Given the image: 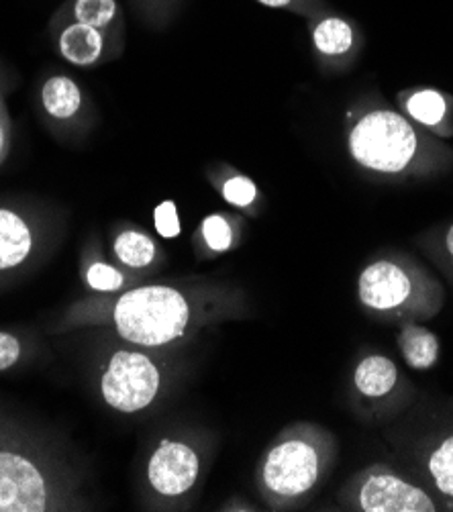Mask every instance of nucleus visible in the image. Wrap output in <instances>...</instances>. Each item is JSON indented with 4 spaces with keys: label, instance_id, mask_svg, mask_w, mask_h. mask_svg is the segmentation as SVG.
<instances>
[{
    "label": "nucleus",
    "instance_id": "nucleus-1",
    "mask_svg": "<svg viewBox=\"0 0 453 512\" xmlns=\"http://www.w3.org/2000/svg\"><path fill=\"white\" fill-rule=\"evenodd\" d=\"M339 455L335 435L315 423L286 427L262 455L256 482L276 510L309 502L329 480Z\"/></svg>",
    "mask_w": 453,
    "mask_h": 512
},
{
    "label": "nucleus",
    "instance_id": "nucleus-2",
    "mask_svg": "<svg viewBox=\"0 0 453 512\" xmlns=\"http://www.w3.org/2000/svg\"><path fill=\"white\" fill-rule=\"evenodd\" d=\"M362 309L386 323H425L445 306L441 280L411 255L384 253L370 260L356 284Z\"/></svg>",
    "mask_w": 453,
    "mask_h": 512
},
{
    "label": "nucleus",
    "instance_id": "nucleus-3",
    "mask_svg": "<svg viewBox=\"0 0 453 512\" xmlns=\"http://www.w3.org/2000/svg\"><path fill=\"white\" fill-rule=\"evenodd\" d=\"M215 313H203L184 290L166 284L139 286L125 292L113 309L119 335L135 345L166 347L180 341L192 325H200Z\"/></svg>",
    "mask_w": 453,
    "mask_h": 512
},
{
    "label": "nucleus",
    "instance_id": "nucleus-4",
    "mask_svg": "<svg viewBox=\"0 0 453 512\" xmlns=\"http://www.w3.org/2000/svg\"><path fill=\"white\" fill-rule=\"evenodd\" d=\"M423 149L415 125L394 111H370L349 131L351 156L360 166L378 174L409 172Z\"/></svg>",
    "mask_w": 453,
    "mask_h": 512
},
{
    "label": "nucleus",
    "instance_id": "nucleus-5",
    "mask_svg": "<svg viewBox=\"0 0 453 512\" xmlns=\"http://www.w3.org/2000/svg\"><path fill=\"white\" fill-rule=\"evenodd\" d=\"M337 502L351 512H441V500L423 484L402 476L388 464H370L337 492Z\"/></svg>",
    "mask_w": 453,
    "mask_h": 512
},
{
    "label": "nucleus",
    "instance_id": "nucleus-6",
    "mask_svg": "<svg viewBox=\"0 0 453 512\" xmlns=\"http://www.w3.org/2000/svg\"><path fill=\"white\" fill-rule=\"evenodd\" d=\"M349 398L364 419L388 421L413 402L415 386L392 357L372 351L362 355L351 370Z\"/></svg>",
    "mask_w": 453,
    "mask_h": 512
},
{
    "label": "nucleus",
    "instance_id": "nucleus-7",
    "mask_svg": "<svg viewBox=\"0 0 453 512\" xmlns=\"http://www.w3.org/2000/svg\"><path fill=\"white\" fill-rule=\"evenodd\" d=\"M103 396L121 413H137L160 394L162 372L149 355L141 351H117L103 376Z\"/></svg>",
    "mask_w": 453,
    "mask_h": 512
},
{
    "label": "nucleus",
    "instance_id": "nucleus-8",
    "mask_svg": "<svg viewBox=\"0 0 453 512\" xmlns=\"http://www.w3.org/2000/svg\"><path fill=\"white\" fill-rule=\"evenodd\" d=\"M203 459L186 441L164 439L147 464V482L158 496L176 500L192 492L200 480Z\"/></svg>",
    "mask_w": 453,
    "mask_h": 512
},
{
    "label": "nucleus",
    "instance_id": "nucleus-9",
    "mask_svg": "<svg viewBox=\"0 0 453 512\" xmlns=\"http://www.w3.org/2000/svg\"><path fill=\"white\" fill-rule=\"evenodd\" d=\"M417 478L443 504L453 510V415L433 427L413 449Z\"/></svg>",
    "mask_w": 453,
    "mask_h": 512
},
{
    "label": "nucleus",
    "instance_id": "nucleus-10",
    "mask_svg": "<svg viewBox=\"0 0 453 512\" xmlns=\"http://www.w3.org/2000/svg\"><path fill=\"white\" fill-rule=\"evenodd\" d=\"M47 510V482L29 457L0 449V512Z\"/></svg>",
    "mask_w": 453,
    "mask_h": 512
},
{
    "label": "nucleus",
    "instance_id": "nucleus-11",
    "mask_svg": "<svg viewBox=\"0 0 453 512\" xmlns=\"http://www.w3.org/2000/svg\"><path fill=\"white\" fill-rule=\"evenodd\" d=\"M396 347L400 351L402 362L417 372L433 370L441 360L439 337L417 321L400 323V329L396 333Z\"/></svg>",
    "mask_w": 453,
    "mask_h": 512
},
{
    "label": "nucleus",
    "instance_id": "nucleus-12",
    "mask_svg": "<svg viewBox=\"0 0 453 512\" xmlns=\"http://www.w3.org/2000/svg\"><path fill=\"white\" fill-rule=\"evenodd\" d=\"M31 245L33 237L27 223L17 213L0 209V272L23 264Z\"/></svg>",
    "mask_w": 453,
    "mask_h": 512
},
{
    "label": "nucleus",
    "instance_id": "nucleus-13",
    "mask_svg": "<svg viewBox=\"0 0 453 512\" xmlns=\"http://www.w3.org/2000/svg\"><path fill=\"white\" fill-rule=\"evenodd\" d=\"M407 115L423 127L433 131H441L451 115V102L449 98L433 88H421L411 92L402 100Z\"/></svg>",
    "mask_w": 453,
    "mask_h": 512
},
{
    "label": "nucleus",
    "instance_id": "nucleus-14",
    "mask_svg": "<svg viewBox=\"0 0 453 512\" xmlns=\"http://www.w3.org/2000/svg\"><path fill=\"white\" fill-rule=\"evenodd\" d=\"M60 51L68 62L76 66H92L103 54V35L90 25L74 23L62 33Z\"/></svg>",
    "mask_w": 453,
    "mask_h": 512
},
{
    "label": "nucleus",
    "instance_id": "nucleus-15",
    "mask_svg": "<svg viewBox=\"0 0 453 512\" xmlns=\"http://www.w3.org/2000/svg\"><path fill=\"white\" fill-rule=\"evenodd\" d=\"M43 107L54 119H70L78 113L82 105V94L80 88L64 76L49 78L43 84Z\"/></svg>",
    "mask_w": 453,
    "mask_h": 512
},
{
    "label": "nucleus",
    "instance_id": "nucleus-16",
    "mask_svg": "<svg viewBox=\"0 0 453 512\" xmlns=\"http://www.w3.org/2000/svg\"><path fill=\"white\" fill-rule=\"evenodd\" d=\"M115 253L127 268H147L154 264L158 249L145 233L123 231L115 241Z\"/></svg>",
    "mask_w": 453,
    "mask_h": 512
},
{
    "label": "nucleus",
    "instance_id": "nucleus-17",
    "mask_svg": "<svg viewBox=\"0 0 453 512\" xmlns=\"http://www.w3.org/2000/svg\"><path fill=\"white\" fill-rule=\"evenodd\" d=\"M354 43V33L341 19H325L315 29V45L325 56H341Z\"/></svg>",
    "mask_w": 453,
    "mask_h": 512
},
{
    "label": "nucleus",
    "instance_id": "nucleus-18",
    "mask_svg": "<svg viewBox=\"0 0 453 512\" xmlns=\"http://www.w3.org/2000/svg\"><path fill=\"white\" fill-rule=\"evenodd\" d=\"M117 13L115 0H76L78 23L90 25L94 29L107 27Z\"/></svg>",
    "mask_w": 453,
    "mask_h": 512
},
{
    "label": "nucleus",
    "instance_id": "nucleus-19",
    "mask_svg": "<svg viewBox=\"0 0 453 512\" xmlns=\"http://www.w3.org/2000/svg\"><path fill=\"white\" fill-rule=\"evenodd\" d=\"M200 233H203L205 245L213 253H223L233 247V227L223 215L207 217L203 227H200Z\"/></svg>",
    "mask_w": 453,
    "mask_h": 512
},
{
    "label": "nucleus",
    "instance_id": "nucleus-20",
    "mask_svg": "<svg viewBox=\"0 0 453 512\" xmlns=\"http://www.w3.org/2000/svg\"><path fill=\"white\" fill-rule=\"evenodd\" d=\"M223 196L233 207L245 209L258 198V188L245 176H233L223 184Z\"/></svg>",
    "mask_w": 453,
    "mask_h": 512
},
{
    "label": "nucleus",
    "instance_id": "nucleus-21",
    "mask_svg": "<svg viewBox=\"0 0 453 512\" xmlns=\"http://www.w3.org/2000/svg\"><path fill=\"white\" fill-rule=\"evenodd\" d=\"M429 255L445 278L453 282V223L439 233L437 241L429 247Z\"/></svg>",
    "mask_w": 453,
    "mask_h": 512
},
{
    "label": "nucleus",
    "instance_id": "nucleus-22",
    "mask_svg": "<svg viewBox=\"0 0 453 512\" xmlns=\"http://www.w3.org/2000/svg\"><path fill=\"white\" fill-rule=\"evenodd\" d=\"M86 278H88V284L100 292L119 290L125 284V276L117 268L107 264H92Z\"/></svg>",
    "mask_w": 453,
    "mask_h": 512
},
{
    "label": "nucleus",
    "instance_id": "nucleus-23",
    "mask_svg": "<svg viewBox=\"0 0 453 512\" xmlns=\"http://www.w3.org/2000/svg\"><path fill=\"white\" fill-rule=\"evenodd\" d=\"M154 221H156V231L162 237L174 239V237L180 235V219H178L176 204L172 200H166V202L160 204V207L156 209Z\"/></svg>",
    "mask_w": 453,
    "mask_h": 512
},
{
    "label": "nucleus",
    "instance_id": "nucleus-24",
    "mask_svg": "<svg viewBox=\"0 0 453 512\" xmlns=\"http://www.w3.org/2000/svg\"><path fill=\"white\" fill-rule=\"evenodd\" d=\"M19 355H21L19 341L13 335L0 331V372L15 366L17 360H19Z\"/></svg>",
    "mask_w": 453,
    "mask_h": 512
},
{
    "label": "nucleus",
    "instance_id": "nucleus-25",
    "mask_svg": "<svg viewBox=\"0 0 453 512\" xmlns=\"http://www.w3.org/2000/svg\"><path fill=\"white\" fill-rule=\"evenodd\" d=\"M11 145V123H9V113L3 98H0V162L5 160L7 151Z\"/></svg>",
    "mask_w": 453,
    "mask_h": 512
},
{
    "label": "nucleus",
    "instance_id": "nucleus-26",
    "mask_svg": "<svg viewBox=\"0 0 453 512\" xmlns=\"http://www.w3.org/2000/svg\"><path fill=\"white\" fill-rule=\"evenodd\" d=\"M260 3L266 7H286L290 0H260Z\"/></svg>",
    "mask_w": 453,
    "mask_h": 512
}]
</instances>
